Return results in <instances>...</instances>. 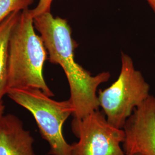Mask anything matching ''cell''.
Returning a JSON list of instances; mask_svg holds the SVG:
<instances>
[{
    "label": "cell",
    "mask_w": 155,
    "mask_h": 155,
    "mask_svg": "<svg viewBox=\"0 0 155 155\" xmlns=\"http://www.w3.org/2000/svg\"><path fill=\"white\" fill-rule=\"evenodd\" d=\"M33 24L45 43L49 61L60 65L65 73L74 119L81 120L99 110L97 89L100 84L108 81L110 73L104 71L93 76L77 63L75 50L78 45L72 38L71 29L66 19L55 17L51 12H47L34 17Z\"/></svg>",
    "instance_id": "1"
},
{
    "label": "cell",
    "mask_w": 155,
    "mask_h": 155,
    "mask_svg": "<svg viewBox=\"0 0 155 155\" xmlns=\"http://www.w3.org/2000/svg\"><path fill=\"white\" fill-rule=\"evenodd\" d=\"M35 30L33 18L29 9L21 12L9 40L7 90L36 88L52 97L54 94L45 82L43 74L48 52L41 36Z\"/></svg>",
    "instance_id": "2"
},
{
    "label": "cell",
    "mask_w": 155,
    "mask_h": 155,
    "mask_svg": "<svg viewBox=\"0 0 155 155\" xmlns=\"http://www.w3.org/2000/svg\"><path fill=\"white\" fill-rule=\"evenodd\" d=\"M6 95L33 115L41 137L49 144L48 155H71V144L67 142L62 132L64 123L74 113L69 99L57 101L32 87L9 88Z\"/></svg>",
    "instance_id": "3"
},
{
    "label": "cell",
    "mask_w": 155,
    "mask_h": 155,
    "mask_svg": "<svg viewBox=\"0 0 155 155\" xmlns=\"http://www.w3.org/2000/svg\"><path fill=\"white\" fill-rule=\"evenodd\" d=\"M120 73L110 86L100 90L98 98L107 121L123 129L133 110L150 95V86L129 56L122 52Z\"/></svg>",
    "instance_id": "4"
},
{
    "label": "cell",
    "mask_w": 155,
    "mask_h": 155,
    "mask_svg": "<svg viewBox=\"0 0 155 155\" xmlns=\"http://www.w3.org/2000/svg\"><path fill=\"white\" fill-rule=\"evenodd\" d=\"M73 133L78 137L71 144V155H126L122 149L125 133L107 121L98 110L81 120L73 119Z\"/></svg>",
    "instance_id": "5"
},
{
    "label": "cell",
    "mask_w": 155,
    "mask_h": 155,
    "mask_svg": "<svg viewBox=\"0 0 155 155\" xmlns=\"http://www.w3.org/2000/svg\"><path fill=\"white\" fill-rule=\"evenodd\" d=\"M122 149L126 155H155V97H149L125 122Z\"/></svg>",
    "instance_id": "6"
},
{
    "label": "cell",
    "mask_w": 155,
    "mask_h": 155,
    "mask_svg": "<svg viewBox=\"0 0 155 155\" xmlns=\"http://www.w3.org/2000/svg\"><path fill=\"white\" fill-rule=\"evenodd\" d=\"M34 139L17 117L8 114L0 118V155H36Z\"/></svg>",
    "instance_id": "7"
},
{
    "label": "cell",
    "mask_w": 155,
    "mask_h": 155,
    "mask_svg": "<svg viewBox=\"0 0 155 155\" xmlns=\"http://www.w3.org/2000/svg\"><path fill=\"white\" fill-rule=\"evenodd\" d=\"M21 12L12 13L0 23V100H2L7 91V66L10 37Z\"/></svg>",
    "instance_id": "8"
},
{
    "label": "cell",
    "mask_w": 155,
    "mask_h": 155,
    "mask_svg": "<svg viewBox=\"0 0 155 155\" xmlns=\"http://www.w3.org/2000/svg\"><path fill=\"white\" fill-rule=\"evenodd\" d=\"M35 0H0V23L12 13L28 9Z\"/></svg>",
    "instance_id": "9"
},
{
    "label": "cell",
    "mask_w": 155,
    "mask_h": 155,
    "mask_svg": "<svg viewBox=\"0 0 155 155\" xmlns=\"http://www.w3.org/2000/svg\"><path fill=\"white\" fill-rule=\"evenodd\" d=\"M54 0H39L38 5L33 9H29L31 16L34 17L39 15L51 12V8Z\"/></svg>",
    "instance_id": "10"
},
{
    "label": "cell",
    "mask_w": 155,
    "mask_h": 155,
    "mask_svg": "<svg viewBox=\"0 0 155 155\" xmlns=\"http://www.w3.org/2000/svg\"><path fill=\"white\" fill-rule=\"evenodd\" d=\"M151 9L155 13V0H145Z\"/></svg>",
    "instance_id": "11"
},
{
    "label": "cell",
    "mask_w": 155,
    "mask_h": 155,
    "mask_svg": "<svg viewBox=\"0 0 155 155\" xmlns=\"http://www.w3.org/2000/svg\"><path fill=\"white\" fill-rule=\"evenodd\" d=\"M5 110V106L3 104L2 100H0V118L4 115Z\"/></svg>",
    "instance_id": "12"
},
{
    "label": "cell",
    "mask_w": 155,
    "mask_h": 155,
    "mask_svg": "<svg viewBox=\"0 0 155 155\" xmlns=\"http://www.w3.org/2000/svg\"></svg>",
    "instance_id": "13"
}]
</instances>
